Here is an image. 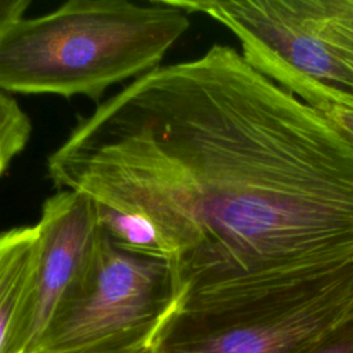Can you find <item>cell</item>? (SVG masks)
Returning <instances> with one entry per match:
<instances>
[{"instance_id":"cell-9","label":"cell","mask_w":353,"mask_h":353,"mask_svg":"<svg viewBox=\"0 0 353 353\" xmlns=\"http://www.w3.org/2000/svg\"><path fill=\"white\" fill-rule=\"evenodd\" d=\"M303 353H353V319Z\"/></svg>"},{"instance_id":"cell-4","label":"cell","mask_w":353,"mask_h":353,"mask_svg":"<svg viewBox=\"0 0 353 353\" xmlns=\"http://www.w3.org/2000/svg\"><path fill=\"white\" fill-rule=\"evenodd\" d=\"M178 309L170 263L125 252L102 230L90 268L34 353H152Z\"/></svg>"},{"instance_id":"cell-6","label":"cell","mask_w":353,"mask_h":353,"mask_svg":"<svg viewBox=\"0 0 353 353\" xmlns=\"http://www.w3.org/2000/svg\"><path fill=\"white\" fill-rule=\"evenodd\" d=\"M39 247L28 291L1 353H34L58 307L94 258L102 229L94 201L58 190L41 205Z\"/></svg>"},{"instance_id":"cell-3","label":"cell","mask_w":353,"mask_h":353,"mask_svg":"<svg viewBox=\"0 0 353 353\" xmlns=\"http://www.w3.org/2000/svg\"><path fill=\"white\" fill-rule=\"evenodd\" d=\"M230 30L243 58L316 110L353 109V0H167Z\"/></svg>"},{"instance_id":"cell-11","label":"cell","mask_w":353,"mask_h":353,"mask_svg":"<svg viewBox=\"0 0 353 353\" xmlns=\"http://www.w3.org/2000/svg\"><path fill=\"white\" fill-rule=\"evenodd\" d=\"M30 0H0V34L23 18Z\"/></svg>"},{"instance_id":"cell-12","label":"cell","mask_w":353,"mask_h":353,"mask_svg":"<svg viewBox=\"0 0 353 353\" xmlns=\"http://www.w3.org/2000/svg\"><path fill=\"white\" fill-rule=\"evenodd\" d=\"M352 319H353V310H352Z\"/></svg>"},{"instance_id":"cell-10","label":"cell","mask_w":353,"mask_h":353,"mask_svg":"<svg viewBox=\"0 0 353 353\" xmlns=\"http://www.w3.org/2000/svg\"><path fill=\"white\" fill-rule=\"evenodd\" d=\"M346 139L353 143V109L325 106L319 110Z\"/></svg>"},{"instance_id":"cell-2","label":"cell","mask_w":353,"mask_h":353,"mask_svg":"<svg viewBox=\"0 0 353 353\" xmlns=\"http://www.w3.org/2000/svg\"><path fill=\"white\" fill-rule=\"evenodd\" d=\"M189 25L167 0L66 1L0 34V91L98 101L110 85L159 68Z\"/></svg>"},{"instance_id":"cell-8","label":"cell","mask_w":353,"mask_h":353,"mask_svg":"<svg viewBox=\"0 0 353 353\" xmlns=\"http://www.w3.org/2000/svg\"><path fill=\"white\" fill-rule=\"evenodd\" d=\"M32 134V121L21 105L0 91V176L23 152Z\"/></svg>"},{"instance_id":"cell-5","label":"cell","mask_w":353,"mask_h":353,"mask_svg":"<svg viewBox=\"0 0 353 353\" xmlns=\"http://www.w3.org/2000/svg\"><path fill=\"white\" fill-rule=\"evenodd\" d=\"M353 269L245 306L178 309L152 353H303L352 319Z\"/></svg>"},{"instance_id":"cell-7","label":"cell","mask_w":353,"mask_h":353,"mask_svg":"<svg viewBox=\"0 0 353 353\" xmlns=\"http://www.w3.org/2000/svg\"><path fill=\"white\" fill-rule=\"evenodd\" d=\"M37 247L36 225L0 232V353L28 291Z\"/></svg>"},{"instance_id":"cell-1","label":"cell","mask_w":353,"mask_h":353,"mask_svg":"<svg viewBox=\"0 0 353 353\" xmlns=\"http://www.w3.org/2000/svg\"><path fill=\"white\" fill-rule=\"evenodd\" d=\"M47 175L153 230L179 309L353 269V143L229 46L160 65L79 117Z\"/></svg>"}]
</instances>
